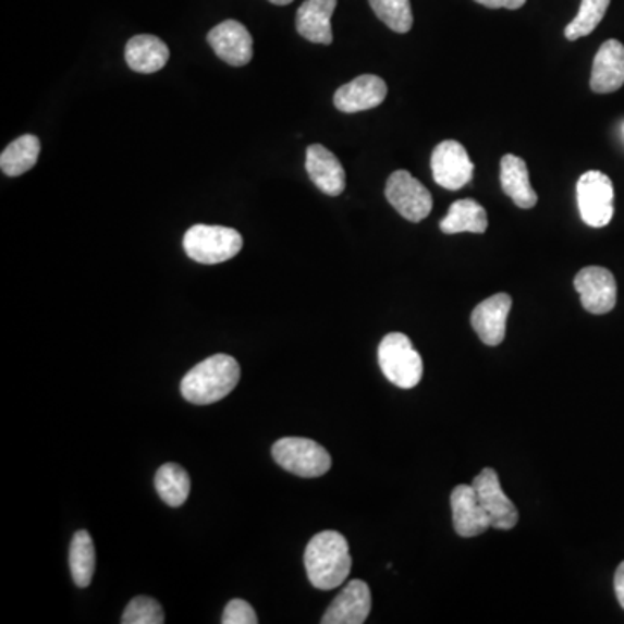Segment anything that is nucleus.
<instances>
[{
	"label": "nucleus",
	"mask_w": 624,
	"mask_h": 624,
	"mask_svg": "<svg viewBox=\"0 0 624 624\" xmlns=\"http://www.w3.org/2000/svg\"><path fill=\"white\" fill-rule=\"evenodd\" d=\"M304 565L310 585L318 590H335L353 567L347 540L337 531L319 533L307 543Z\"/></svg>",
	"instance_id": "1"
},
{
	"label": "nucleus",
	"mask_w": 624,
	"mask_h": 624,
	"mask_svg": "<svg viewBox=\"0 0 624 624\" xmlns=\"http://www.w3.org/2000/svg\"><path fill=\"white\" fill-rule=\"evenodd\" d=\"M240 365L228 354H216L196 365L181 382V394L193 404L217 403L234 391L240 382Z\"/></svg>",
	"instance_id": "2"
},
{
	"label": "nucleus",
	"mask_w": 624,
	"mask_h": 624,
	"mask_svg": "<svg viewBox=\"0 0 624 624\" xmlns=\"http://www.w3.org/2000/svg\"><path fill=\"white\" fill-rule=\"evenodd\" d=\"M184 252L195 262L213 266L233 259L243 248L242 234L224 225L196 224L184 234Z\"/></svg>",
	"instance_id": "3"
},
{
	"label": "nucleus",
	"mask_w": 624,
	"mask_h": 624,
	"mask_svg": "<svg viewBox=\"0 0 624 624\" xmlns=\"http://www.w3.org/2000/svg\"><path fill=\"white\" fill-rule=\"evenodd\" d=\"M378 363L389 382L401 389L418 386L424 375V362L412 340L404 333H389L378 345Z\"/></svg>",
	"instance_id": "4"
},
{
	"label": "nucleus",
	"mask_w": 624,
	"mask_h": 624,
	"mask_svg": "<svg viewBox=\"0 0 624 624\" xmlns=\"http://www.w3.org/2000/svg\"><path fill=\"white\" fill-rule=\"evenodd\" d=\"M272 458L295 476L321 477L332 468V456L321 444L310 439L283 438L274 442Z\"/></svg>",
	"instance_id": "5"
},
{
	"label": "nucleus",
	"mask_w": 624,
	"mask_h": 624,
	"mask_svg": "<svg viewBox=\"0 0 624 624\" xmlns=\"http://www.w3.org/2000/svg\"><path fill=\"white\" fill-rule=\"evenodd\" d=\"M578 207L583 222L591 228H603L614 216V186L609 175L588 170L579 178Z\"/></svg>",
	"instance_id": "6"
},
{
	"label": "nucleus",
	"mask_w": 624,
	"mask_h": 624,
	"mask_svg": "<svg viewBox=\"0 0 624 624\" xmlns=\"http://www.w3.org/2000/svg\"><path fill=\"white\" fill-rule=\"evenodd\" d=\"M386 196L389 204L408 221H424L432 212V195L408 170H395L387 179Z\"/></svg>",
	"instance_id": "7"
},
{
	"label": "nucleus",
	"mask_w": 624,
	"mask_h": 624,
	"mask_svg": "<svg viewBox=\"0 0 624 624\" xmlns=\"http://www.w3.org/2000/svg\"><path fill=\"white\" fill-rule=\"evenodd\" d=\"M433 181L439 186L456 192L470 183L474 178V163L468 157L467 149L458 140H442L433 149L430 158Z\"/></svg>",
	"instance_id": "8"
},
{
	"label": "nucleus",
	"mask_w": 624,
	"mask_h": 624,
	"mask_svg": "<svg viewBox=\"0 0 624 624\" xmlns=\"http://www.w3.org/2000/svg\"><path fill=\"white\" fill-rule=\"evenodd\" d=\"M574 289L582 295V304L591 315H608L617 301L616 278L609 269L590 266L574 278Z\"/></svg>",
	"instance_id": "9"
},
{
	"label": "nucleus",
	"mask_w": 624,
	"mask_h": 624,
	"mask_svg": "<svg viewBox=\"0 0 624 624\" xmlns=\"http://www.w3.org/2000/svg\"><path fill=\"white\" fill-rule=\"evenodd\" d=\"M476 489L477 498L482 509L486 510L491 527L509 531L515 527L518 521V512L514 501L510 500L501 489L500 477L494 468H485L472 482Z\"/></svg>",
	"instance_id": "10"
},
{
	"label": "nucleus",
	"mask_w": 624,
	"mask_h": 624,
	"mask_svg": "<svg viewBox=\"0 0 624 624\" xmlns=\"http://www.w3.org/2000/svg\"><path fill=\"white\" fill-rule=\"evenodd\" d=\"M208 46L212 47L222 61L231 66H245L254 56V40L247 26L234 20H225L213 26L207 35Z\"/></svg>",
	"instance_id": "11"
},
{
	"label": "nucleus",
	"mask_w": 624,
	"mask_h": 624,
	"mask_svg": "<svg viewBox=\"0 0 624 624\" xmlns=\"http://www.w3.org/2000/svg\"><path fill=\"white\" fill-rule=\"evenodd\" d=\"M371 612L370 586L362 579H353L337 595L332 605L325 612L323 624H362Z\"/></svg>",
	"instance_id": "12"
},
{
	"label": "nucleus",
	"mask_w": 624,
	"mask_h": 624,
	"mask_svg": "<svg viewBox=\"0 0 624 624\" xmlns=\"http://www.w3.org/2000/svg\"><path fill=\"white\" fill-rule=\"evenodd\" d=\"M512 309V297L509 293H497L493 297L480 302L472 313V327L486 345H500L505 340L506 319Z\"/></svg>",
	"instance_id": "13"
},
{
	"label": "nucleus",
	"mask_w": 624,
	"mask_h": 624,
	"mask_svg": "<svg viewBox=\"0 0 624 624\" xmlns=\"http://www.w3.org/2000/svg\"><path fill=\"white\" fill-rule=\"evenodd\" d=\"M387 98V84L377 75H362L342 85L333 96L337 110L359 113L380 107Z\"/></svg>",
	"instance_id": "14"
},
{
	"label": "nucleus",
	"mask_w": 624,
	"mask_h": 624,
	"mask_svg": "<svg viewBox=\"0 0 624 624\" xmlns=\"http://www.w3.org/2000/svg\"><path fill=\"white\" fill-rule=\"evenodd\" d=\"M451 512L456 533L462 538H474L491 527L486 510L479 503L474 486L460 485L451 493Z\"/></svg>",
	"instance_id": "15"
},
{
	"label": "nucleus",
	"mask_w": 624,
	"mask_h": 624,
	"mask_svg": "<svg viewBox=\"0 0 624 624\" xmlns=\"http://www.w3.org/2000/svg\"><path fill=\"white\" fill-rule=\"evenodd\" d=\"M306 170L310 181L325 195L340 196L345 189V170L339 158L323 145H310L306 154Z\"/></svg>",
	"instance_id": "16"
},
{
	"label": "nucleus",
	"mask_w": 624,
	"mask_h": 624,
	"mask_svg": "<svg viewBox=\"0 0 624 624\" xmlns=\"http://www.w3.org/2000/svg\"><path fill=\"white\" fill-rule=\"evenodd\" d=\"M624 85V46L620 40H608L600 46L591 69L590 87L594 93H616Z\"/></svg>",
	"instance_id": "17"
},
{
	"label": "nucleus",
	"mask_w": 624,
	"mask_h": 624,
	"mask_svg": "<svg viewBox=\"0 0 624 624\" xmlns=\"http://www.w3.org/2000/svg\"><path fill=\"white\" fill-rule=\"evenodd\" d=\"M337 0H306L297 11V32L309 42H333L332 16Z\"/></svg>",
	"instance_id": "18"
},
{
	"label": "nucleus",
	"mask_w": 624,
	"mask_h": 624,
	"mask_svg": "<svg viewBox=\"0 0 624 624\" xmlns=\"http://www.w3.org/2000/svg\"><path fill=\"white\" fill-rule=\"evenodd\" d=\"M169 58V47L155 35H136L125 46V61L129 69L137 73L160 72Z\"/></svg>",
	"instance_id": "19"
},
{
	"label": "nucleus",
	"mask_w": 624,
	"mask_h": 624,
	"mask_svg": "<svg viewBox=\"0 0 624 624\" xmlns=\"http://www.w3.org/2000/svg\"><path fill=\"white\" fill-rule=\"evenodd\" d=\"M501 187L509 198L521 208H533L538 204V195L529 181V170L523 158L505 155L500 166Z\"/></svg>",
	"instance_id": "20"
},
{
	"label": "nucleus",
	"mask_w": 624,
	"mask_h": 624,
	"mask_svg": "<svg viewBox=\"0 0 624 624\" xmlns=\"http://www.w3.org/2000/svg\"><path fill=\"white\" fill-rule=\"evenodd\" d=\"M441 231L446 234L477 233L488 230V213L477 201L465 198L455 201L441 221Z\"/></svg>",
	"instance_id": "21"
},
{
	"label": "nucleus",
	"mask_w": 624,
	"mask_h": 624,
	"mask_svg": "<svg viewBox=\"0 0 624 624\" xmlns=\"http://www.w3.org/2000/svg\"><path fill=\"white\" fill-rule=\"evenodd\" d=\"M40 155V140L37 136L25 134L17 137L0 155V169L9 178L23 175L35 167Z\"/></svg>",
	"instance_id": "22"
},
{
	"label": "nucleus",
	"mask_w": 624,
	"mask_h": 624,
	"mask_svg": "<svg viewBox=\"0 0 624 624\" xmlns=\"http://www.w3.org/2000/svg\"><path fill=\"white\" fill-rule=\"evenodd\" d=\"M155 488L167 505L178 509V506L184 505L187 497H189L192 479L178 463H166L157 470Z\"/></svg>",
	"instance_id": "23"
},
{
	"label": "nucleus",
	"mask_w": 624,
	"mask_h": 624,
	"mask_svg": "<svg viewBox=\"0 0 624 624\" xmlns=\"http://www.w3.org/2000/svg\"><path fill=\"white\" fill-rule=\"evenodd\" d=\"M70 571L73 583L78 588H87L93 583L96 571V550L87 531H77L70 545Z\"/></svg>",
	"instance_id": "24"
},
{
	"label": "nucleus",
	"mask_w": 624,
	"mask_h": 624,
	"mask_svg": "<svg viewBox=\"0 0 624 624\" xmlns=\"http://www.w3.org/2000/svg\"><path fill=\"white\" fill-rule=\"evenodd\" d=\"M609 4L611 0H582L578 16L565 26V39L578 40L590 35L608 13Z\"/></svg>",
	"instance_id": "25"
},
{
	"label": "nucleus",
	"mask_w": 624,
	"mask_h": 624,
	"mask_svg": "<svg viewBox=\"0 0 624 624\" xmlns=\"http://www.w3.org/2000/svg\"><path fill=\"white\" fill-rule=\"evenodd\" d=\"M370 5L378 20L392 32L406 34L412 30L413 11L409 0H370Z\"/></svg>",
	"instance_id": "26"
},
{
	"label": "nucleus",
	"mask_w": 624,
	"mask_h": 624,
	"mask_svg": "<svg viewBox=\"0 0 624 624\" xmlns=\"http://www.w3.org/2000/svg\"><path fill=\"white\" fill-rule=\"evenodd\" d=\"M166 621L163 609L151 597H136L127 603L122 623L124 624H162Z\"/></svg>",
	"instance_id": "27"
},
{
	"label": "nucleus",
	"mask_w": 624,
	"mask_h": 624,
	"mask_svg": "<svg viewBox=\"0 0 624 624\" xmlns=\"http://www.w3.org/2000/svg\"><path fill=\"white\" fill-rule=\"evenodd\" d=\"M222 624H257L259 617L250 603L242 599L231 600L222 612Z\"/></svg>",
	"instance_id": "28"
},
{
	"label": "nucleus",
	"mask_w": 624,
	"mask_h": 624,
	"mask_svg": "<svg viewBox=\"0 0 624 624\" xmlns=\"http://www.w3.org/2000/svg\"><path fill=\"white\" fill-rule=\"evenodd\" d=\"M476 2L489 9H521L526 4V0H476Z\"/></svg>",
	"instance_id": "29"
},
{
	"label": "nucleus",
	"mask_w": 624,
	"mask_h": 624,
	"mask_svg": "<svg viewBox=\"0 0 624 624\" xmlns=\"http://www.w3.org/2000/svg\"><path fill=\"white\" fill-rule=\"evenodd\" d=\"M614 590H616L617 602L624 609V562H621L614 576Z\"/></svg>",
	"instance_id": "30"
},
{
	"label": "nucleus",
	"mask_w": 624,
	"mask_h": 624,
	"mask_svg": "<svg viewBox=\"0 0 624 624\" xmlns=\"http://www.w3.org/2000/svg\"><path fill=\"white\" fill-rule=\"evenodd\" d=\"M269 2L277 5H289L292 4L293 0H269Z\"/></svg>",
	"instance_id": "31"
}]
</instances>
